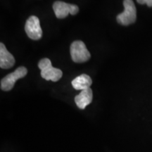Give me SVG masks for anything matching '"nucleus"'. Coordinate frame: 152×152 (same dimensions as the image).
I'll use <instances>...</instances> for the list:
<instances>
[{
	"label": "nucleus",
	"mask_w": 152,
	"mask_h": 152,
	"mask_svg": "<svg viewBox=\"0 0 152 152\" xmlns=\"http://www.w3.org/2000/svg\"><path fill=\"white\" fill-rule=\"evenodd\" d=\"M72 86L76 90H84L86 89L90 88V87L92 84V80L91 77L86 74H82V75L76 77L72 81Z\"/></svg>",
	"instance_id": "9"
},
{
	"label": "nucleus",
	"mask_w": 152,
	"mask_h": 152,
	"mask_svg": "<svg viewBox=\"0 0 152 152\" xmlns=\"http://www.w3.org/2000/svg\"><path fill=\"white\" fill-rule=\"evenodd\" d=\"M140 4H147L149 7H152V0H137Z\"/></svg>",
	"instance_id": "10"
},
{
	"label": "nucleus",
	"mask_w": 152,
	"mask_h": 152,
	"mask_svg": "<svg viewBox=\"0 0 152 152\" xmlns=\"http://www.w3.org/2000/svg\"><path fill=\"white\" fill-rule=\"evenodd\" d=\"M28 70L24 66H20L13 73L7 75L1 80V89L3 91H10L14 87L15 83L18 79L23 78L27 75Z\"/></svg>",
	"instance_id": "4"
},
{
	"label": "nucleus",
	"mask_w": 152,
	"mask_h": 152,
	"mask_svg": "<svg viewBox=\"0 0 152 152\" xmlns=\"http://www.w3.org/2000/svg\"><path fill=\"white\" fill-rule=\"evenodd\" d=\"M70 52L72 59L76 63L86 62L90 58V53L83 42L77 40L71 44Z\"/></svg>",
	"instance_id": "3"
},
{
	"label": "nucleus",
	"mask_w": 152,
	"mask_h": 152,
	"mask_svg": "<svg viewBox=\"0 0 152 152\" xmlns=\"http://www.w3.org/2000/svg\"><path fill=\"white\" fill-rule=\"evenodd\" d=\"M38 67L41 70V76L46 80L57 82L61 78L63 73L58 68H54L49 58H42L38 63Z\"/></svg>",
	"instance_id": "1"
},
{
	"label": "nucleus",
	"mask_w": 152,
	"mask_h": 152,
	"mask_svg": "<svg viewBox=\"0 0 152 152\" xmlns=\"http://www.w3.org/2000/svg\"><path fill=\"white\" fill-rule=\"evenodd\" d=\"M25 30L29 38L33 40H38L42 36V30L40 26L39 19L35 16H30L26 20Z\"/></svg>",
	"instance_id": "5"
},
{
	"label": "nucleus",
	"mask_w": 152,
	"mask_h": 152,
	"mask_svg": "<svg viewBox=\"0 0 152 152\" xmlns=\"http://www.w3.org/2000/svg\"><path fill=\"white\" fill-rule=\"evenodd\" d=\"M53 9L58 18H64L68 14L75 15L78 13L79 8L77 5L71 4L64 1H57L53 4Z\"/></svg>",
	"instance_id": "6"
},
{
	"label": "nucleus",
	"mask_w": 152,
	"mask_h": 152,
	"mask_svg": "<svg viewBox=\"0 0 152 152\" xmlns=\"http://www.w3.org/2000/svg\"><path fill=\"white\" fill-rule=\"evenodd\" d=\"M93 99V93L91 88L81 91L75 97V102L77 107L80 109H85L87 106L91 104Z\"/></svg>",
	"instance_id": "8"
},
{
	"label": "nucleus",
	"mask_w": 152,
	"mask_h": 152,
	"mask_svg": "<svg viewBox=\"0 0 152 152\" xmlns=\"http://www.w3.org/2000/svg\"><path fill=\"white\" fill-rule=\"evenodd\" d=\"M124 11L116 17L117 22L122 26H129L134 23L137 18V9L132 0L123 1Z\"/></svg>",
	"instance_id": "2"
},
{
	"label": "nucleus",
	"mask_w": 152,
	"mask_h": 152,
	"mask_svg": "<svg viewBox=\"0 0 152 152\" xmlns=\"http://www.w3.org/2000/svg\"><path fill=\"white\" fill-rule=\"evenodd\" d=\"M15 64L14 56L6 48L3 43L0 44V67L3 69H9Z\"/></svg>",
	"instance_id": "7"
}]
</instances>
